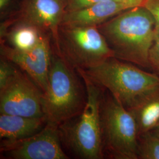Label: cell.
Returning <instances> with one entry per match:
<instances>
[{
    "label": "cell",
    "mask_w": 159,
    "mask_h": 159,
    "mask_svg": "<svg viewBox=\"0 0 159 159\" xmlns=\"http://www.w3.org/2000/svg\"><path fill=\"white\" fill-rule=\"evenodd\" d=\"M102 148L114 159H139V134L130 111L114 97H103Z\"/></svg>",
    "instance_id": "6"
},
{
    "label": "cell",
    "mask_w": 159,
    "mask_h": 159,
    "mask_svg": "<svg viewBox=\"0 0 159 159\" xmlns=\"http://www.w3.org/2000/svg\"><path fill=\"white\" fill-rule=\"evenodd\" d=\"M139 159H159V137L152 131L139 136Z\"/></svg>",
    "instance_id": "15"
},
{
    "label": "cell",
    "mask_w": 159,
    "mask_h": 159,
    "mask_svg": "<svg viewBox=\"0 0 159 159\" xmlns=\"http://www.w3.org/2000/svg\"><path fill=\"white\" fill-rule=\"evenodd\" d=\"M65 12L64 0H24L21 21L50 34L56 45Z\"/></svg>",
    "instance_id": "10"
},
{
    "label": "cell",
    "mask_w": 159,
    "mask_h": 159,
    "mask_svg": "<svg viewBox=\"0 0 159 159\" xmlns=\"http://www.w3.org/2000/svg\"><path fill=\"white\" fill-rule=\"evenodd\" d=\"M155 134H156L157 136L159 137V125L156 129H154L152 131Z\"/></svg>",
    "instance_id": "22"
},
{
    "label": "cell",
    "mask_w": 159,
    "mask_h": 159,
    "mask_svg": "<svg viewBox=\"0 0 159 159\" xmlns=\"http://www.w3.org/2000/svg\"><path fill=\"white\" fill-rule=\"evenodd\" d=\"M15 64L4 57L0 61V89L3 87L17 70Z\"/></svg>",
    "instance_id": "16"
},
{
    "label": "cell",
    "mask_w": 159,
    "mask_h": 159,
    "mask_svg": "<svg viewBox=\"0 0 159 159\" xmlns=\"http://www.w3.org/2000/svg\"><path fill=\"white\" fill-rule=\"evenodd\" d=\"M52 52L47 35H44L33 48L27 51L17 50L4 43L1 45V56L27 74L43 93L48 88Z\"/></svg>",
    "instance_id": "9"
},
{
    "label": "cell",
    "mask_w": 159,
    "mask_h": 159,
    "mask_svg": "<svg viewBox=\"0 0 159 159\" xmlns=\"http://www.w3.org/2000/svg\"><path fill=\"white\" fill-rule=\"evenodd\" d=\"M47 122L45 117H31L1 114V139L17 140L31 136L41 130Z\"/></svg>",
    "instance_id": "12"
},
{
    "label": "cell",
    "mask_w": 159,
    "mask_h": 159,
    "mask_svg": "<svg viewBox=\"0 0 159 159\" xmlns=\"http://www.w3.org/2000/svg\"><path fill=\"white\" fill-rule=\"evenodd\" d=\"M120 2L127 6L129 8H132L137 7L143 6L146 0H116Z\"/></svg>",
    "instance_id": "20"
},
{
    "label": "cell",
    "mask_w": 159,
    "mask_h": 159,
    "mask_svg": "<svg viewBox=\"0 0 159 159\" xmlns=\"http://www.w3.org/2000/svg\"><path fill=\"white\" fill-rule=\"evenodd\" d=\"M59 126L47 122L39 133L17 140H2L1 153L12 159H68L61 146Z\"/></svg>",
    "instance_id": "8"
},
{
    "label": "cell",
    "mask_w": 159,
    "mask_h": 159,
    "mask_svg": "<svg viewBox=\"0 0 159 159\" xmlns=\"http://www.w3.org/2000/svg\"><path fill=\"white\" fill-rule=\"evenodd\" d=\"M83 71L94 83L107 89L127 109L159 89L157 74L145 71L115 57Z\"/></svg>",
    "instance_id": "4"
},
{
    "label": "cell",
    "mask_w": 159,
    "mask_h": 159,
    "mask_svg": "<svg viewBox=\"0 0 159 159\" xmlns=\"http://www.w3.org/2000/svg\"><path fill=\"white\" fill-rule=\"evenodd\" d=\"M106 0H64L65 11H78Z\"/></svg>",
    "instance_id": "18"
},
{
    "label": "cell",
    "mask_w": 159,
    "mask_h": 159,
    "mask_svg": "<svg viewBox=\"0 0 159 159\" xmlns=\"http://www.w3.org/2000/svg\"><path fill=\"white\" fill-rule=\"evenodd\" d=\"M47 34L34 25L21 21L6 32V37L12 48L20 51L33 48Z\"/></svg>",
    "instance_id": "14"
},
{
    "label": "cell",
    "mask_w": 159,
    "mask_h": 159,
    "mask_svg": "<svg viewBox=\"0 0 159 159\" xmlns=\"http://www.w3.org/2000/svg\"><path fill=\"white\" fill-rule=\"evenodd\" d=\"M128 110L136 121L139 136L153 130L159 125V89Z\"/></svg>",
    "instance_id": "13"
},
{
    "label": "cell",
    "mask_w": 159,
    "mask_h": 159,
    "mask_svg": "<svg viewBox=\"0 0 159 159\" xmlns=\"http://www.w3.org/2000/svg\"><path fill=\"white\" fill-rule=\"evenodd\" d=\"M97 27L114 57L150 68L148 56L155 37V21L144 7L125 10Z\"/></svg>",
    "instance_id": "1"
},
{
    "label": "cell",
    "mask_w": 159,
    "mask_h": 159,
    "mask_svg": "<svg viewBox=\"0 0 159 159\" xmlns=\"http://www.w3.org/2000/svg\"><path fill=\"white\" fill-rule=\"evenodd\" d=\"M80 74L58 53L52 52L47 91L42 107L48 122L60 125L78 115L86 102Z\"/></svg>",
    "instance_id": "3"
},
{
    "label": "cell",
    "mask_w": 159,
    "mask_h": 159,
    "mask_svg": "<svg viewBox=\"0 0 159 159\" xmlns=\"http://www.w3.org/2000/svg\"><path fill=\"white\" fill-rule=\"evenodd\" d=\"M143 7L153 17L156 31L159 32V0H146Z\"/></svg>",
    "instance_id": "19"
},
{
    "label": "cell",
    "mask_w": 159,
    "mask_h": 159,
    "mask_svg": "<svg viewBox=\"0 0 159 159\" xmlns=\"http://www.w3.org/2000/svg\"><path fill=\"white\" fill-rule=\"evenodd\" d=\"M56 46L57 53L75 70H88L114 57L96 26L60 25Z\"/></svg>",
    "instance_id": "5"
},
{
    "label": "cell",
    "mask_w": 159,
    "mask_h": 159,
    "mask_svg": "<svg viewBox=\"0 0 159 159\" xmlns=\"http://www.w3.org/2000/svg\"><path fill=\"white\" fill-rule=\"evenodd\" d=\"M148 62L150 68L159 76V32H155L153 43L149 52Z\"/></svg>",
    "instance_id": "17"
},
{
    "label": "cell",
    "mask_w": 159,
    "mask_h": 159,
    "mask_svg": "<svg viewBox=\"0 0 159 159\" xmlns=\"http://www.w3.org/2000/svg\"><path fill=\"white\" fill-rule=\"evenodd\" d=\"M12 0H0V10L1 11H4L10 6Z\"/></svg>",
    "instance_id": "21"
},
{
    "label": "cell",
    "mask_w": 159,
    "mask_h": 159,
    "mask_svg": "<svg viewBox=\"0 0 159 159\" xmlns=\"http://www.w3.org/2000/svg\"><path fill=\"white\" fill-rule=\"evenodd\" d=\"M129 9L130 8L116 0L103 1L80 10L65 12L61 25L98 27Z\"/></svg>",
    "instance_id": "11"
},
{
    "label": "cell",
    "mask_w": 159,
    "mask_h": 159,
    "mask_svg": "<svg viewBox=\"0 0 159 159\" xmlns=\"http://www.w3.org/2000/svg\"><path fill=\"white\" fill-rule=\"evenodd\" d=\"M77 71L84 84L86 102L79 115L59 125L61 141L81 159H102L101 109L103 88L92 81L83 70Z\"/></svg>",
    "instance_id": "2"
},
{
    "label": "cell",
    "mask_w": 159,
    "mask_h": 159,
    "mask_svg": "<svg viewBox=\"0 0 159 159\" xmlns=\"http://www.w3.org/2000/svg\"><path fill=\"white\" fill-rule=\"evenodd\" d=\"M43 92L20 68L0 89V113L31 117H45Z\"/></svg>",
    "instance_id": "7"
}]
</instances>
